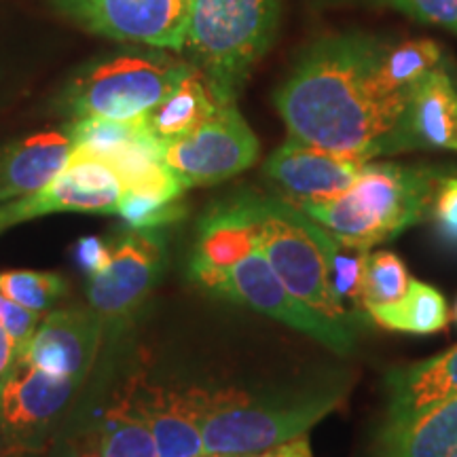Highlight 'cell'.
Instances as JSON below:
<instances>
[{
    "mask_svg": "<svg viewBox=\"0 0 457 457\" xmlns=\"http://www.w3.org/2000/svg\"><path fill=\"white\" fill-rule=\"evenodd\" d=\"M384 45L362 34L322 38L276 91L290 138L364 159L390 155L409 94L386 96L375 71Z\"/></svg>",
    "mask_w": 457,
    "mask_h": 457,
    "instance_id": "cell-1",
    "label": "cell"
},
{
    "mask_svg": "<svg viewBox=\"0 0 457 457\" xmlns=\"http://www.w3.org/2000/svg\"><path fill=\"white\" fill-rule=\"evenodd\" d=\"M282 0H191L187 55L220 104H236L253 68L273 43Z\"/></svg>",
    "mask_w": 457,
    "mask_h": 457,
    "instance_id": "cell-2",
    "label": "cell"
},
{
    "mask_svg": "<svg viewBox=\"0 0 457 457\" xmlns=\"http://www.w3.org/2000/svg\"><path fill=\"white\" fill-rule=\"evenodd\" d=\"M430 176L432 168L369 162L343 195L293 205L337 242L370 250L426 220Z\"/></svg>",
    "mask_w": 457,
    "mask_h": 457,
    "instance_id": "cell-3",
    "label": "cell"
},
{
    "mask_svg": "<svg viewBox=\"0 0 457 457\" xmlns=\"http://www.w3.org/2000/svg\"><path fill=\"white\" fill-rule=\"evenodd\" d=\"M191 71V62L159 47L96 57L66 83L55 100V111L71 121L142 119Z\"/></svg>",
    "mask_w": 457,
    "mask_h": 457,
    "instance_id": "cell-4",
    "label": "cell"
},
{
    "mask_svg": "<svg viewBox=\"0 0 457 457\" xmlns=\"http://www.w3.org/2000/svg\"><path fill=\"white\" fill-rule=\"evenodd\" d=\"M339 386L267 398L212 394L202 420L205 453L250 455L305 436L341 404Z\"/></svg>",
    "mask_w": 457,
    "mask_h": 457,
    "instance_id": "cell-5",
    "label": "cell"
},
{
    "mask_svg": "<svg viewBox=\"0 0 457 457\" xmlns=\"http://www.w3.org/2000/svg\"><path fill=\"white\" fill-rule=\"evenodd\" d=\"M259 248L276 276L296 299L341 327L353 328L350 313L330 284L333 237L303 210L279 195L259 193Z\"/></svg>",
    "mask_w": 457,
    "mask_h": 457,
    "instance_id": "cell-6",
    "label": "cell"
},
{
    "mask_svg": "<svg viewBox=\"0 0 457 457\" xmlns=\"http://www.w3.org/2000/svg\"><path fill=\"white\" fill-rule=\"evenodd\" d=\"M199 288L208 290L210 295L222 296V299L236 301L239 305L265 313L286 327L299 330V333L312 337L324 347L335 353H350L356 345V333L350 327H341L333 320L324 318L322 313L312 310L310 305L296 299L282 279L276 276L265 254L254 250L237 265L214 273L197 284Z\"/></svg>",
    "mask_w": 457,
    "mask_h": 457,
    "instance_id": "cell-7",
    "label": "cell"
},
{
    "mask_svg": "<svg viewBox=\"0 0 457 457\" xmlns=\"http://www.w3.org/2000/svg\"><path fill=\"white\" fill-rule=\"evenodd\" d=\"M81 386L17 358L0 379V438L7 453H34L51 441Z\"/></svg>",
    "mask_w": 457,
    "mask_h": 457,
    "instance_id": "cell-8",
    "label": "cell"
},
{
    "mask_svg": "<svg viewBox=\"0 0 457 457\" xmlns=\"http://www.w3.org/2000/svg\"><path fill=\"white\" fill-rule=\"evenodd\" d=\"M261 145L242 112L233 104H219L205 121L162 145V159L187 188L219 185L242 174L259 159Z\"/></svg>",
    "mask_w": 457,
    "mask_h": 457,
    "instance_id": "cell-9",
    "label": "cell"
},
{
    "mask_svg": "<svg viewBox=\"0 0 457 457\" xmlns=\"http://www.w3.org/2000/svg\"><path fill=\"white\" fill-rule=\"evenodd\" d=\"M165 267L157 228H125L111 239V261L89 278L87 303L106 322H123L140 310Z\"/></svg>",
    "mask_w": 457,
    "mask_h": 457,
    "instance_id": "cell-10",
    "label": "cell"
},
{
    "mask_svg": "<svg viewBox=\"0 0 457 457\" xmlns=\"http://www.w3.org/2000/svg\"><path fill=\"white\" fill-rule=\"evenodd\" d=\"M85 30L180 54L191 0H49Z\"/></svg>",
    "mask_w": 457,
    "mask_h": 457,
    "instance_id": "cell-11",
    "label": "cell"
},
{
    "mask_svg": "<svg viewBox=\"0 0 457 457\" xmlns=\"http://www.w3.org/2000/svg\"><path fill=\"white\" fill-rule=\"evenodd\" d=\"M123 182L104 159L74 151L64 170L41 191L0 204L7 227L41 219L47 214H117Z\"/></svg>",
    "mask_w": 457,
    "mask_h": 457,
    "instance_id": "cell-12",
    "label": "cell"
},
{
    "mask_svg": "<svg viewBox=\"0 0 457 457\" xmlns=\"http://www.w3.org/2000/svg\"><path fill=\"white\" fill-rule=\"evenodd\" d=\"M369 159L327 151L296 138H288L271 153L262 174L290 204L327 202L343 195Z\"/></svg>",
    "mask_w": 457,
    "mask_h": 457,
    "instance_id": "cell-13",
    "label": "cell"
},
{
    "mask_svg": "<svg viewBox=\"0 0 457 457\" xmlns=\"http://www.w3.org/2000/svg\"><path fill=\"white\" fill-rule=\"evenodd\" d=\"M259 193L242 191L214 204L197 225L188 278L199 284L259 250Z\"/></svg>",
    "mask_w": 457,
    "mask_h": 457,
    "instance_id": "cell-14",
    "label": "cell"
},
{
    "mask_svg": "<svg viewBox=\"0 0 457 457\" xmlns=\"http://www.w3.org/2000/svg\"><path fill=\"white\" fill-rule=\"evenodd\" d=\"M104 320L91 307L49 312L38 324L24 356L45 373L83 386L98 358Z\"/></svg>",
    "mask_w": 457,
    "mask_h": 457,
    "instance_id": "cell-15",
    "label": "cell"
},
{
    "mask_svg": "<svg viewBox=\"0 0 457 457\" xmlns=\"http://www.w3.org/2000/svg\"><path fill=\"white\" fill-rule=\"evenodd\" d=\"M413 148L457 151V87L441 66L409 89L392 138V153Z\"/></svg>",
    "mask_w": 457,
    "mask_h": 457,
    "instance_id": "cell-16",
    "label": "cell"
},
{
    "mask_svg": "<svg viewBox=\"0 0 457 457\" xmlns=\"http://www.w3.org/2000/svg\"><path fill=\"white\" fill-rule=\"evenodd\" d=\"M74 151L71 123L11 142L0 151V204L41 191L66 168Z\"/></svg>",
    "mask_w": 457,
    "mask_h": 457,
    "instance_id": "cell-17",
    "label": "cell"
},
{
    "mask_svg": "<svg viewBox=\"0 0 457 457\" xmlns=\"http://www.w3.org/2000/svg\"><path fill=\"white\" fill-rule=\"evenodd\" d=\"M212 394L151 390L129 400L155 436L159 457H195L204 453L202 420Z\"/></svg>",
    "mask_w": 457,
    "mask_h": 457,
    "instance_id": "cell-18",
    "label": "cell"
},
{
    "mask_svg": "<svg viewBox=\"0 0 457 457\" xmlns=\"http://www.w3.org/2000/svg\"><path fill=\"white\" fill-rule=\"evenodd\" d=\"M387 413L384 428H396L457 398V347L424 362L387 373Z\"/></svg>",
    "mask_w": 457,
    "mask_h": 457,
    "instance_id": "cell-19",
    "label": "cell"
},
{
    "mask_svg": "<svg viewBox=\"0 0 457 457\" xmlns=\"http://www.w3.org/2000/svg\"><path fill=\"white\" fill-rule=\"evenodd\" d=\"M377 457H457V398L396 428H381Z\"/></svg>",
    "mask_w": 457,
    "mask_h": 457,
    "instance_id": "cell-20",
    "label": "cell"
},
{
    "mask_svg": "<svg viewBox=\"0 0 457 457\" xmlns=\"http://www.w3.org/2000/svg\"><path fill=\"white\" fill-rule=\"evenodd\" d=\"M219 104L220 102L216 100L204 74L193 66V71L142 119H145L148 134L159 145H165L197 129Z\"/></svg>",
    "mask_w": 457,
    "mask_h": 457,
    "instance_id": "cell-21",
    "label": "cell"
},
{
    "mask_svg": "<svg viewBox=\"0 0 457 457\" xmlns=\"http://www.w3.org/2000/svg\"><path fill=\"white\" fill-rule=\"evenodd\" d=\"M367 316L381 328L411 335H432L447 327L449 307L445 296L430 284L411 279L407 293L387 305H375Z\"/></svg>",
    "mask_w": 457,
    "mask_h": 457,
    "instance_id": "cell-22",
    "label": "cell"
},
{
    "mask_svg": "<svg viewBox=\"0 0 457 457\" xmlns=\"http://www.w3.org/2000/svg\"><path fill=\"white\" fill-rule=\"evenodd\" d=\"M91 430L102 457H159L155 436L129 398L104 411Z\"/></svg>",
    "mask_w": 457,
    "mask_h": 457,
    "instance_id": "cell-23",
    "label": "cell"
},
{
    "mask_svg": "<svg viewBox=\"0 0 457 457\" xmlns=\"http://www.w3.org/2000/svg\"><path fill=\"white\" fill-rule=\"evenodd\" d=\"M441 47L428 38L384 49L375 71L377 89L386 96L409 94L417 81L441 66Z\"/></svg>",
    "mask_w": 457,
    "mask_h": 457,
    "instance_id": "cell-24",
    "label": "cell"
},
{
    "mask_svg": "<svg viewBox=\"0 0 457 457\" xmlns=\"http://www.w3.org/2000/svg\"><path fill=\"white\" fill-rule=\"evenodd\" d=\"M0 293L32 312H47L68 293L64 276L55 271L15 270L0 273Z\"/></svg>",
    "mask_w": 457,
    "mask_h": 457,
    "instance_id": "cell-25",
    "label": "cell"
},
{
    "mask_svg": "<svg viewBox=\"0 0 457 457\" xmlns=\"http://www.w3.org/2000/svg\"><path fill=\"white\" fill-rule=\"evenodd\" d=\"M409 273L404 262L396 254L377 250L367 254L364 262V284H362V310L375 305H387L398 301L409 288Z\"/></svg>",
    "mask_w": 457,
    "mask_h": 457,
    "instance_id": "cell-26",
    "label": "cell"
},
{
    "mask_svg": "<svg viewBox=\"0 0 457 457\" xmlns=\"http://www.w3.org/2000/svg\"><path fill=\"white\" fill-rule=\"evenodd\" d=\"M333 237V236H330ZM370 250L356 248L337 242L333 237L330 244V284H333L337 301L341 303L343 310L353 316L356 310L358 316H362V284H364V262ZM367 316V313H364Z\"/></svg>",
    "mask_w": 457,
    "mask_h": 457,
    "instance_id": "cell-27",
    "label": "cell"
},
{
    "mask_svg": "<svg viewBox=\"0 0 457 457\" xmlns=\"http://www.w3.org/2000/svg\"><path fill=\"white\" fill-rule=\"evenodd\" d=\"M426 220L438 242L457 250V168H432Z\"/></svg>",
    "mask_w": 457,
    "mask_h": 457,
    "instance_id": "cell-28",
    "label": "cell"
},
{
    "mask_svg": "<svg viewBox=\"0 0 457 457\" xmlns=\"http://www.w3.org/2000/svg\"><path fill=\"white\" fill-rule=\"evenodd\" d=\"M188 208L182 199L163 202V199L138 195V193L123 191L119 202L117 214L128 222L131 228H159L165 225H174L187 216Z\"/></svg>",
    "mask_w": 457,
    "mask_h": 457,
    "instance_id": "cell-29",
    "label": "cell"
},
{
    "mask_svg": "<svg viewBox=\"0 0 457 457\" xmlns=\"http://www.w3.org/2000/svg\"><path fill=\"white\" fill-rule=\"evenodd\" d=\"M41 313L28 310L20 303L11 301L9 296L0 293V327L13 341L17 358L24 356L30 347L32 337L37 333L38 324H41Z\"/></svg>",
    "mask_w": 457,
    "mask_h": 457,
    "instance_id": "cell-30",
    "label": "cell"
},
{
    "mask_svg": "<svg viewBox=\"0 0 457 457\" xmlns=\"http://www.w3.org/2000/svg\"><path fill=\"white\" fill-rule=\"evenodd\" d=\"M373 3L387 4L415 20L449 28L457 34V0H373Z\"/></svg>",
    "mask_w": 457,
    "mask_h": 457,
    "instance_id": "cell-31",
    "label": "cell"
},
{
    "mask_svg": "<svg viewBox=\"0 0 457 457\" xmlns=\"http://www.w3.org/2000/svg\"><path fill=\"white\" fill-rule=\"evenodd\" d=\"M74 261L87 278L100 273L111 261V239L102 237H81L74 245Z\"/></svg>",
    "mask_w": 457,
    "mask_h": 457,
    "instance_id": "cell-32",
    "label": "cell"
},
{
    "mask_svg": "<svg viewBox=\"0 0 457 457\" xmlns=\"http://www.w3.org/2000/svg\"><path fill=\"white\" fill-rule=\"evenodd\" d=\"M54 457H102L98 438L91 428L72 434V436L60 438L55 445Z\"/></svg>",
    "mask_w": 457,
    "mask_h": 457,
    "instance_id": "cell-33",
    "label": "cell"
},
{
    "mask_svg": "<svg viewBox=\"0 0 457 457\" xmlns=\"http://www.w3.org/2000/svg\"><path fill=\"white\" fill-rule=\"evenodd\" d=\"M237 457H313L310 441L307 436L293 438V441L276 445V447H270L265 451H259V453L250 455H237Z\"/></svg>",
    "mask_w": 457,
    "mask_h": 457,
    "instance_id": "cell-34",
    "label": "cell"
},
{
    "mask_svg": "<svg viewBox=\"0 0 457 457\" xmlns=\"http://www.w3.org/2000/svg\"><path fill=\"white\" fill-rule=\"evenodd\" d=\"M17 360V352L11 337L4 333L3 327H0V379L7 375V370L13 367V362Z\"/></svg>",
    "mask_w": 457,
    "mask_h": 457,
    "instance_id": "cell-35",
    "label": "cell"
},
{
    "mask_svg": "<svg viewBox=\"0 0 457 457\" xmlns=\"http://www.w3.org/2000/svg\"><path fill=\"white\" fill-rule=\"evenodd\" d=\"M195 457H237V455H219V453H199V455H195Z\"/></svg>",
    "mask_w": 457,
    "mask_h": 457,
    "instance_id": "cell-36",
    "label": "cell"
},
{
    "mask_svg": "<svg viewBox=\"0 0 457 457\" xmlns=\"http://www.w3.org/2000/svg\"><path fill=\"white\" fill-rule=\"evenodd\" d=\"M7 222H4V219H3V214H0V233H3V231H7Z\"/></svg>",
    "mask_w": 457,
    "mask_h": 457,
    "instance_id": "cell-37",
    "label": "cell"
},
{
    "mask_svg": "<svg viewBox=\"0 0 457 457\" xmlns=\"http://www.w3.org/2000/svg\"><path fill=\"white\" fill-rule=\"evenodd\" d=\"M7 455V449H4V445H3V438H0V457H4Z\"/></svg>",
    "mask_w": 457,
    "mask_h": 457,
    "instance_id": "cell-38",
    "label": "cell"
},
{
    "mask_svg": "<svg viewBox=\"0 0 457 457\" xmlns=\"http://www.w3.org/2000/svg\"><path fill=\"white\" fill-rule=\"evenodd\" d=\"M455 320H457V305H455Z\"/></svg>",
    "mask_w": 457,
    "mask_h": 457,
    "instance_id": "cell-39",
    "label": "cell"
}]
</instances>
